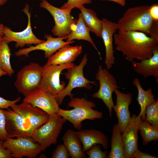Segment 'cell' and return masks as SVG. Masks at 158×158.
<instances>
[{
    "instance_id": "21",
    "label": "cell",
    "mask_w": 158,
    "mask_h": 158,
    "mask_svg": "<svg viewBox=\"0 0 158 158\" xmlns=\"http://www.w3.org/2000/svg\"><path fill=\"white\" fill-rule=\"evenodd\" d=\"M134 71L144 78L152 76L158 81V48L155 49L150 58L140 60V62H131Z\"/></svg>"
},
{
    "instance_id": "15",
    "label": "cell",
    "mask_w": 158,
    "mask_h": 158,
    "mask_svg": "<svg viewBox=\"0 0 158 158\" xmlns=\"http://www.w3.org/2000/svg\"><path fill=\"white\" fill-rule=\"evenodd\" d=\"M10 108L25 118L35 130L46 123L50 115L47 112L27 102H23L20 104H14Z\"/></svg>"
},
{
    "instance_id": "27",
    "label": "cell",
    "mask_w": 158,
    "mask_h": 158,
    "mask_svg": "<svg viewBox=\"0 0 158 158\" xmlns=\"http://www.w3.org/2000/svg\"><path fill=\"white\" fill-rule=\"evenodd\" d=\"M11 50L8 43L2 39L0 41V66L9 77L14 73L11 63Z\"/></svg>"
},
{
    "instance_id": "17",
    "label": "cell",
    "mask_w": 158,
    "mask_h": 158,
    "mask_svg": "<svg viewBox=\"0 0 158 158\" xmlns=\"http://www.w3.org/2000/svg\"><path fill=\"white\" fill-rule=\"evenodd\" d=\"M116 96V102L113 107L118 118V124L122 133L129 123L131 116L129 107L132 102V93H123L116 88L114 90Z\"/></svg>"
},
{
    "instance_id": "34",
    "label": "cell",
    "mask_w": 158,
    "mask_h": 158,
    "mask_svg": "<svg viewBox=\"0 0 158 158\" xmlns=\"http://www.w3.org/2000/svg\"><path fill=\"white\" fill-rule=\"evenodd\" d=\"M21 98L18 97L16 99L13 100L6 99L0 97V109H6L10 107L12 105L16 104L19 102Z\"/></svg>"
},
{
    "instance_id": "44",
    "label": "cell",
    "mask_w": 158,
    "mask_h": 158,
    "mask_svg": "<svg viewBox=\"0 0 158 158\" xmlns=\"http://www.w3.org/2000/svg\"><path fill=\"white\" fill-rule=\"evenodd\" d=\"M2 140L0 137V140Z\"/></svg>"
},
{
    "instance_id": "38",
    "label": "cell",
    "mask_w": 158,
    "mask_h": 158,
    "mask_svg": "<svg viewBox=\"0 0 158 158\" xmlns=\"http://www.w3.org/2000/svg\"><path fill=\"white\" fill-rule=\"evenodd\" d=\"M102 1H109L117 3L121 6H124L126 4V0H100Z\"/></svg>"
},
{
    "instance_id": "13",
    "label": "cell",
    "mask_w": 158,
    "mask_h": 158,
    "mask_svg": "<svg viewBox=\"0 0 158 158\" xmlns=\"http://www.w3.org/2000/svg\"><path fill=\"white\" fill-rule=\"evenodd\" d=\"M23 102L39 108L49 115L57 114L60 108L54 95L39 88L25 96Z\"/></svg>"
},
{
    "instance_id": "23",
    "label": "cell",
    "mask_w": 158,
    "mask_h": 158,
    "mask_svg": "<svg viewBox=\"0 0 158 158\" xmlns=\"http://www.w3.org/2000/svg\"><path fill=\"white\" fill-rule=\"evenodd\" d=\"M133 84L136 87L138 90L137 99L140 109L139 115L141 116V120H144L147 107L155 102L157 99H155V95L152 93V90L151 88H149L147 90L143 89L138 78H135L133 79Z\"/></svg>"
},
{
    "instance_id": "18",
    "label": "cell",
    "mask_w": 158,
    "mask_h": 158,
    "mask_svg": "<svg viewBox=\"0 0 158 158\" xmlns=\"http://www.w3.org/2000/svg\"><path fill=\"white\" fill-rule=\"evenodd\" d=\"M102 24L101 38L103 41L105 50L104 63L106 69H111L115 63V58L113 45V36L117 30V23L103 18L101 20Z\"/></svg>"
},
{
    "instance_id": "24",
    "label": "cell",
    "mask_w": 158,
    "mask_h": 158,
    "mask_svg": "<svg viewBox=\"0 0 158 158\" xmlns=\"http://www.w3.org/2000/svg\"><path fill=\"white\" fill-rule=\"evenodd\" d=\"M90 30L85 24L82 15L80 13L74 29L72 30L66 39L68 42L74 40H83L89 42L94 49L97 50L101 59L100 53L98 50L96 44L94 42L90 34Z\"/></svg>"
},
{
    "instance_id": "2",
    "label": "cell",
    "mask_w": 158,
    "mask_h": 158,
    "mask_svg": "<svg viewBox=\"0 0 158 158\" xmlns=\"http://www.w3.org/2000/svg\"><path fill=\"white\" fill-rule=\"evenodd\" d=\"M150 6L128 8L117 23V30L143 32L158 39V21L153 20L149 12Z\"/></svg>"
},
{
    "instance_id": "7",
    "label": "cell",
    "mask_w": 158,
    "mask_h": 158,
    "mask_svg": "<svg viewBox=\"0 0 158 158\" xmlns=\"http://www.w3.org/2000/svg\"><path fill=\"white\" fill-rule=\"evenodd\" d=\"M43 66L31 62L17 73L14 85L18 91L25 96L38 88L42 76Z\"/></svg>"
},
{
    "instance_id": "36",
    "label": "cell",
    "mask_w": 158,
    "mask_h": 158,
    "mask_svg": "<svg viewBox=\"0 0 158 158\" xmlns=\"http://www.w3.org/2000/svg\"><path fill=\"white\" fill-rule=\"evenodd\" d=\"M149 12L153 20L158 21V4H156L150 6Z\"/></svg>"
},
{
    "instance_id": "5",
    "label": "cell",
    "mask_w": 158,
    "mask_h": 158,
    "mask_svg": "<svg viewBox=\"0 0 158 158\" xmlns=\"http://www.w3.org/2000/svg\"><path fill=\"white\" fill-rule=\"evenodd\" d=\"M66 121L56 114L51 115L46 123L34 130L31 137L39 143L42 151H45L52 145L57 143L63 125Z\"/></svg>"
},
{
    "instance_id": "41",
    "label": "cell",
    "mask_w": 158,
    "mask_h": 158,
    "mask_svg": "<svg viewBox=\"0 0 158 158\" xmlns=\"http://www.w3.org/2000/svg\"><path fill=\"white\" fill-rule=\"evenodd\" d=\"M8 0H0V6L5 4Z\"/></svg>"
},
{
    "instance_id": "16",
    "label": "cell",
    "mask_w": 158,
    "mask_h": 158,
    "mask_svg": "<svg viewBox=\"0 0 158 158\" xmlns=\"http://www.w3.org/2000/svg\"><path fill=\"white\" fill-rule=\"evenodd\" d=\"M44 38L47 39L46 41L37 44L35 46H30L27 48L20 49L15 53V54L18 56H28L30 52L36 50H41L44 51L45 58L48 59L64 46L75 42L73 40L69 42H64L63 40L66 39L67 37L54 38L51 35H45Z\"/></svg>"
},
{
    "instance_id": "14",
    "label": "cell",
    "mask_w": 158,
    "mask_h": 158,
    "mask_svg": "<svg viewBox=\"0 0 158 158\" xmlns=\"http://www.w3.org/2000/svg\"><path fill=\"white\" fill-rule=\"evenodd\" d=\"M141 121V116L133 114L128 124L122 133L124 153L126 158H133L138 149V132Z\"/></svg>"
},
{
    "instance_id": "33",
    "label": "cell",
    "mask_w": 158,
    "mask_h": 158,
    "mask_svg": "<svg viewBox=\"0 0 158 158\" xmlns=\"http://www.w3.org/2000/svg\"><path fill=\"white\" fill-rule=\"evenodd\" d=\"M6 117L3 109H0V137L3 141L7 138L5 130Z\"/></svg>"
},
{
    "instance_id": "35",
    "label": "cell",
    "mask_w": 158,
    "mask_h": 158,
    "mask_svg": "<svg viewBox=\"0 0 158 158\" xmlns=\"http://www.w3.org/2000/svg\"><path fill=\"white\" fill-rule=\"evenodd\" d=\"M3 142L0 140V158H12L11 152L3 146Z\"/></svg>"
},
{
    "instance_id": "3",
    "label": "cell",
    "mask_w": 158,
    "mask_h": 158,
    "mask_svg": "<svg viewBox=\"0 0 158 158\" xmlns=\"http://www.w3.org/2000/svg\"><path fill=\"white\" fill-rule=\"evenodd\" d=\"M70 100L68 106L73 109L67 110L60 108L56 114L71 123L78 130L81 129L82 123L83 121L93 120L102 118L103 114L102 112L92 109L96 107L95 104L93 102L83 97H73Z\"/></svg>"
},
{
    "instance_id": "8",
    "label": "cell",
    "mask_w": 158,
    "mask_h": 158,
    "mask_svg": "<svg viewBox=\"0 0 158 158\" xmlns=\"http://www.w3.org/2000/svg\"><path fill=\"white\" fill-rule=\"evenodd\" d=\"M95 79L99 82L98 91L92 95V97L101 99L107 107L110 117L112 116V111L114 105L112 94L118 88L117 81L114 76L107 69L100 65L95 76Z\"/></svg>"
},
{
    "instance_id": "31",
    "label": "cell",
    "mask_w": 158,
    "mask_h": 158,
    "mask_svg": "<svg viewBox=\"0 0 158 158\" xmlns=\"http://www.w3.org/2000/svg\"><path fill=\"white\" fill-rule=\"evenodd\" d=\"M92 0H67V2L64 3L61 8L72 10L74 8L79 9L84 4H90Z\"/></svg>"
},
{
    "instance_id": "6",
    "label": "cell",
    "mask_w": 158,
    "mask_h": 158,
    "mask_svg": "<svg viewBox=\"0 0 158 158\" xmlns=\"http://www.w3.org/2000/svg\"><path fill=\"white\" fill-rule=\"evenodd\" d=\"M40 6L48 11L54 19L55 25L51 31L53 34L59 37L67 38L74 29L77 21L71 15L72 10L55 7L46 0L42 1Z\"/></svg>"
},
{
    "instance_id": "43",
    "label": "cell",
    "mask_w": 158,
    "mask_h": 158,
    "mask_svg": "<svg viewBox=\"0 0 158 158\" xmlns=\"http://www.w3.org/2000/svg\"><path fill=\"white\" fill-rule=\"evenodd\" d=\"M41 0V1H45V0Z\"/></svg>"
},
{
    "instance_id": "40",
    "label": "cell",
    "mask_w": 158,
    "mask_h": 158,
    "mask_svg": "<svg viewBox=\"0 0 158 158\" xmlns=\"http://www.w3.org/2000/svg\"><path fill=\"white\" fill-rule=\"evenodd\" d=\"M4 25L2 24H0V35H4L3 33V31L4 27Z\"/></svg>"
},
{
    "instance_id": "4",
    "label": "cell",
    "mask_w": 158,
    "mask_h": 158,
    "mask_svg": "<svg viewBox=\"0 0 158 158\" xmlns=\"http://www.w3.org/2000/svg\"><path fill=\"white\" fill-rule=\"evenodd\" d=\"M87 55L83 56L80 64L73 67L67 69V71L64 74L66 79L68 80V83L64 89L58 94L54 96L59 105H61L64 98L68 96L71 99L73 98L74 95L71 93L73 90L76 87L84 88L90 90L92 88L91 84L95 85V81H90L84 76L83 69L87 63Z\"/></svg>"
},
{
    "instance_id": "12",
    "label": "cell",
    "mask_w": 158,
    "mask_h": 158,
    "mask_svg": "<svg viewBox=\"0 0 158 158\" xmlns=\"http://www.w3.org/2000/svg\"><path fill=\"white\" fill-rule=\"evenodd\" d=\"M3 110L7 138L32 137L35 129L25 118L11 109Z\"/></svg>"
},
{
    "instance_id": "42",
    "label": "cell",
    "mask_w": 158,
    "mask_h": 158,
    "mask_svg": "<svg viewBox=\"0 0 158 158\" xmlns=\"http://www.w3.org/2000/svg\"><path fill=\"white\" fill-rule=\"evenodd\" d=\"M3 35H0V41L3 39Z\"/></svg>"
},
{
    "instance_id": "28",
    "label": "cell",
    "mask_w": 158,
    "mask_h": 158,
    "mask_svg": "<svg viewBox=\"0 0 158 158\" xmlns=\"http://www.w3.org/2000/svg\"><path fill=\"white\" fill-rule=\"evenodd\" d=\"M139 131L142 139V144L145 146L153 141L158 140V130L145 120H141Z\"/></svg>"
},
{
    "instance_id": "39",
    "label": "cell",
    "mask_w": 158,
    "mask_h": 158,
    "mask_svg": "<svg viewBox=\"0 0 158 158\" xmlns=\"http://www.w3.org/2000/svg\"><path fill=\"white\" fill-rule=\"evenodd\" d=\"M7 75L6 73L4 71L0 66V78L3 76Z\"/></svg>"
},
{
    "instance_id": "32",
    "label": "cell",
    "mask_w": 158,
    "mask_h": 158,
    "mask_svg": "<svg viewBox=\"0 0 158 158\" xmlns=\"http://www.w3.org/2000/svg\"><path fill=\"white\" fill-rule=\"evenodd\" d=\"M70 155L65 146L63 144L58 145L54 151L52 158H68Z\"/></svg>"
},
{
    "instance_id": "30",
    "label": "cell",
    "mask_w": 158,
    "mask_h": 158,
    "mask_svg": "<svg viewBox=\"0 0 158 158\" xmlns=\"http://www.w3.org/2000/svg\"><path fill=\"white\" fill-rule=\"evenodd\" d=\"M86 152L88 158H107L108 155L107 151H102L99 144L94 145Z\"/></svg>"
},
{
    "instance_id": "10",
    "label": "cell",
    "mask_w": 158,
    "mask_h": 158,
    "mask_svg": "<svg viewBox=\"0 0 158 158\" xmlns=\"http://www.w3.org/2000/svg\"><path fill=\"white\" fill-rule=\"evenodd\" d=\"M75 65L72 63L62 65L45 64L43 66L42 78L38 88L54 96L58 94L66 87L64 81L60 82V76L61 72Z\"/></svg>"
},
{
    "instance_id": "26",
    "label": "cell",
    "mask_w": 158,
    "mask_h": 158,
    "mask_svg": "<svg viewBox=\"0 0 158 158\" xmlns=\"http://www.w3.org/2000/svg\"><path fill=\"white\" fill-rule=\"evenodd\" d=\"M111 149L108 158H126L124 153L122 133L118 123L113 126L111 140Z\"/></svg>"
},
{
    "instance_id": "1",
    "label": "cell",
    "mask_w": 158,
    "mask_h": 158,
    "mask_svg": "<svg viewBox=\"0 0 158 158\" xmlns=\"http://www.w3.org/2000/svg\"><path fill=\"white\" fill-rule=\"evenodd\" d=\"M113 39L116 50L131 62L151 57L158 48V40L141 32L118 30Z\"/></svg>"
},
{
    "instance_id": "22",
    "label": "cell",
    "mask_w": 158,
    "mask_h": 158,
    "mask_svg": "<svg viewBox=\"0 0 158 158\" xmlns=\"http://www.w3.org/2000/svg\"><path fill=\"white\" fill-rule=\"evenodd\" d=\"M62 140L71 158H87L83 151L81 142L75 131L68 130L63 137Z\"/></svg>"
},
{
    "instance_id": "19",
    "label": "cell",
    "mask_w": 158,
    "mask_h": 158,
    "mask_svg": "<svg viewBox=\"0 0 158 158\" xmlns=\"http://www.w3.org/2000/svg\"><path fill=\"white\" fill-rule=\"evenodd\" d=\"M69 44L64 46L49 57L45 64L62 65L72 63L82 52V46Z\"/></svg>"
},
{
    "instance_id": "25",
    "label": "cell",
    "mask_w": 158,
    "mask_h": 158,
    "mask_svg": "<svg viewBox=\"0 0 158 158\" xmlns=\"http://www.w3.org/2000/svg\"><path fill=\"white\" fill-rule=\"evenodd\" d=\"M84 22L90 32L94 33L97 37L101 38L102 24L101 20L97 16L93 10L86 8L84 6L79 8Z\"/></svg>"
},
{
    "instance_id": "29",
    "label": "cell",
    "mask_w": 158,
    "mask_h": 158,
    "mask_svg": "<svg viewBox=\"0 0 158 158\" xmlns=\"http://www.w3.org/2000/svg\"><path fill=\"white\" fill-rule=\"evenodd\" d=\"M145 120L158 130V99L148 106L146 110Z\"/></svg>"
},
{
    "instance_id": "11",
    "label": "cell",
    "mask_w": 158,
    "mask_h": 158,
    "mask_svg": "<svg viewBox=\"0 0 158 158\" xmlns=\"http://www.w3.org/2000/svg\"><path fill=\"white\" fill-rule=\"evenodd\" d=\"M29 6L26 4L22 10L28 16V24L26 28L20 32L12 31L9 28L4 26L3 31L4 35L3 39L8 43L12 42H16V48L23 47L26 45L37 44L44 42L45 40L37 38L33 33L31 26L30 13L29 12Z\"/></svg>"
},
{
    "instance_id": "20",
    "label": "cell",
    "mask_w": 158,
    "mask_h": 158,
    "mask_svg": "<svg viewBox=\"0 0 158 158\" xmlns=\"http://www.w3.org/2000/svg\"><path fill=\"white\" fill-rule=\"evenodd\" d=\"M75 133L83 144V150L84 152L96 144L101 145L105 150L108 147L107 136L100 131L93 129H80Z\"/></svg>"
},
{
    "instance_id": "9",
    "label": "cell",
    "mask_w": 158,
    "mask_h": 158,
    "mask_svg": "<svg viewBox=\"0 0 158 158\" xmlns=\"http://www.w3.org/2000/svg\"><path fill=\"white\" fill-rule=\"evenodd\" d=\"M3 145L11 152L12 158H34L42 151L40 145L31 137L7 138Z\"/></svg>"
},
{
    "instance_id": "37",
    "label": "cell",
    "mask_w": 158,
    "mask_h": 158,
    "mask_svg": "<svg viewBox=\"0 0 158 158\" xmlns=\"http://www.w3.org/2000/svg\"><path fill=\"white\" fill-rule=\"evenodd\" d=\"M150 154L142 152L138 149L134 154L133 158H157Z\"/></svg>"
}]
</instances>
